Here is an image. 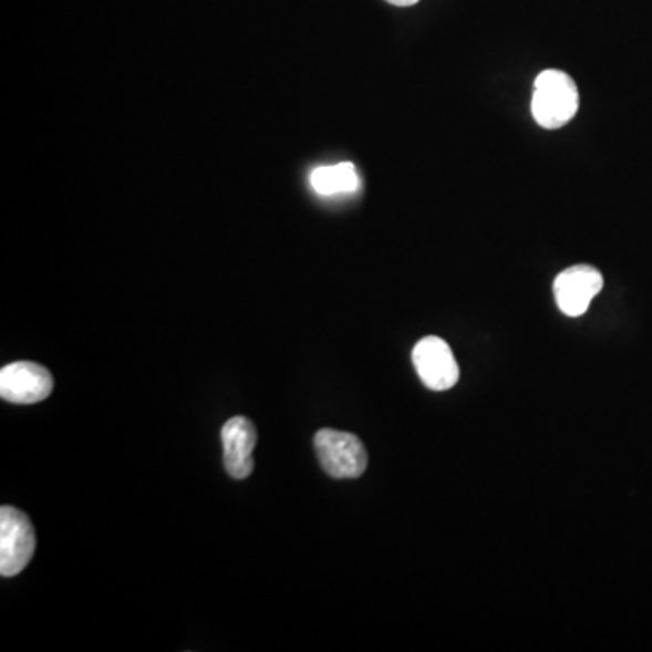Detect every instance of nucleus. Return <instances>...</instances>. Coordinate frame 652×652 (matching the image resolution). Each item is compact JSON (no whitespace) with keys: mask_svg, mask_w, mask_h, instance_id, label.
Masks as SVG:
<instances>
[{"mask_svg":"<svg viewBox=\"0 0 652 652\" xmlns=\"http://www.w3.org/2000/svg\"><path fill=\"white\" fill-rule=\"evenodd\" d=\"M580 96L575 80L558 70H546L535 80L531 113L544 130H560L578 113Z\"/></svg>","mask_w":652,"mask_h":652,"instance_id":"nucleus-1","label":"nucleus"},{"mask_svg":"<svg viewBox=\"0 0 652 652\" xmlns=\"http://www.w3.org/2000/svg\"><path fill=\"white\" fill-rule=\"evenodd\" d=\"M319 463L334 478H358L364 474L369 455L361 438L338 430H319L314 438Z\"/></svg>","mask_w":652,"mask_h":652,"instance_id":"nucleus-2","label":"nucleus"},{"mask_svg":"<svg viewBox=\"0 0 652 652\" xmlns=\"http://www.w3.org/2000/svg\"><path fill=\"white\" fill-rule=\"evenodd\" d=\"M35 529L28 515L4 506L0 509V575L15 577L35 553Z\"/></svg>","mask_w":652,"mask_h":652,"instance_id":"nucleus-3","label":"nucleus"},{"mask_svg":"<svg viewBox=\"0 0 652 652\" xmlns=\"http://www.w3.org/2000/svg\"><path fill=\"white\" fill-rule=\"evenodd\" d=\"M412 361L424 386L434 392L454 389L460 377L454 352L437 335L421 339L412 352Z\"/></svg>","mask_w":652,"mask_h":652,"instance_id":"nucleus-4","label":"nucleus"},{"mask_svg":"<svg viewBox=\"0 0 652 652\" xmlns=\"http://www.w3.org/2000/svg\"><path fill=\"white\" fill-rule=\"evenodd\" d=\"M603 289V276L591 265H575L555 279L553 292L558 309L569 318L588 312L591 301Z\"/></svg>","mask_w":652,"mask_h":652,"instance_id":"nucleus-5","label":"nucleus"},{"mask_svg":"<svg viewBox=\"0 0 652 652\" xmlns=\"http://www.w3.org/2000/svg\"><path fill=\"white\" fill-rule=\"evenodd\" d=\"M53 377L37 363H11L0 372V395L8 403L35 404L50 397Z\"/></svg>","mask_w":652,"mask_h":652,"instance_id":"nucleus-6","label":"nucleus"},{"mask_svg":"<svg viewBox=\"0 0 652 652\" xmlns=\"http://www.w3.org/2000/svg\"><path fill=\"white\" fill-rule=\"evenodd\" d=\"M256 441H258L256 426L249 418L232 417L225 423L221 428V443H224L225 468L230 477L241 480L252 474Z\"/></svg>","mask_w":652,"mask_h":652,"instance_id":"nucleus-7","label":"nucleus"},{"mask_svg":"<svg viewBox=\"0 0 652 652\" xmlns=\"http://www.w3.org/2000/svg\"><path fill=\"white\" fill-rule=\"evenodd\" d=\"M361 179H359L358 169L350 162H341L335 165H323L310 173V187L314 189L315 195L323 198H332L339 195H352L359 189Z\"/></svg>","mask_w":652,"mask_h":652,"instance_id":"nucleus-8","label":"nucleus"},{"mask_svg":"<svg viewBox=\"0 0 652 652\" xmlns=\"http://www.w3.org/2000/svg\"><path fill=\"white\" fill-rule=\"evenodd\" d=\"M389 4L399 6V8H408V6L417 4L418 0H386Z\"/></svg>","mask_w":652,"mask_h":652,"instance_id":"nucleus-9","label":"nucleus"}]
</instances>
